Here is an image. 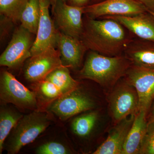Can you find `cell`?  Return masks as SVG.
Returning <instances> with one entry per match:
<instances>
[{
	"instance_id": "cell-13",
	"label": "cell",
	"mask_w": 154,
	"mask_h": 154,
	"mask_svg": "<svg viewBox=\"0 0 154 154\" xmlns=\"http://www.w3.org/2000/svg\"><path fill=\"white\" fill-rule=\"evenodd\" d=\"M58 49L63 65L72 69L80 67L87 49L80 38L66 35L58 30Z\"/></svg>"
},
{
	"instance_id": "cell-6",
	"label": "cell",
	"mask_w": 154,
	"mask_h": 154,
	"mask_svg": "<svg viewBox=\"0 0 154 154\" xmlns=\"http://www.w3.org/2000/svg\"><path fill=\"white\" fill-rule=\"evenodd\" d=\"M36 93L30 91L8 72L3 71L0 78V98L4 104H12L22 109L36 110Z\"/></svg>"
},
{
	"instance_id": "cell-17",
	"label": "cell",
	"mask_w": 154,
	"mask_h": 154,
	"mask_svg": "<svg viewBox=\"0 0 154 154\" xmlns=\"http://www.w3.org/2000/svg\"><path fill=\"white\" fill-rule=\"evenodd\" d=\"M147 113L142 110H140L136 114L122 154H140L147 127Z\"/></svg>"
},
{
	"instance_id": "cell-24",
	"label": "cell",
	"mask_w": 154,
	"mask_h": 154,
	"mask_svg": "<svg viewBox=\"0 0 154 154\" xmlns=\"http://www.w3.org/2000/svg\"><path fill=\"white\" fill-rule=\"evenodd\" d=\"M72 152L69 147L57 141H49L42 144L36 149L38 154H68Z\"/></svg>"
},
{
	"instance_id": "cell-28",
	"label": "cell",
	"mask_w": 154,
	"mask_h": 154,
	"mask_svg": "<svg viewBox=\"0 0 154 154\" xmlns=\"http://www.w3.org/2000/svg\"><path fill=\"white\" fill-rule=\"evenodd\" d=\"M147 120L148 123L154 122V101L153 102L147 116Z\"/></svg>"
},
{
	"instance_id": "cell-8",
	"label": "cell",
	"mask_w": 154,
	"mask_h": 154,
	"mask_svg": "<svg viewBox=\"0 0 154 154\" xmlns=\"http://www.w3.org/2000/svg\"><path fill=\"white\" fill-rule=\"evenodd\" d=\"M32 34L22 25L15 30L10 43L0 57L1 66L16 68L31 57L34 42Z\"/></svg>"
},
{
	"instance_id": "cell-12",
	"label": "cell",
	"mask_w": 154,
	"mask_h": 154,
	"mask_svg": "<svg viewBox=\"0 0 154 154\" xmlns=\"http://www.w3.org/2000/svg\"><path fill=\"white\" fill-rule=\"evenodd\" d=\"M62 66L63 65L58 49L44 51L29 58L25 70V79L30 82H38Z\"/></svg>"
},
{
	"instance_id": "cell-20",
	"label": "cell",
	"mask_w": 154,
	"mask_h": 154,
	"mask_svg": "<svg viewBox=\"0 0 154 154\" xmlns=\"http://www.w3.org/2000/svg\"><path fill=\"white\" fill-rule=\"evenodd\" d=\"M51 82L60 90L63 95L79 88V83L71 76L68 67L62 66L56 69L45 79Z\"/></svg>"
},
{
	"instance_id": "cell-4",
	"label": "cell",
	"mask_w": 154,
	"mask_h": 154,
	"mask_svg": "<svg viewBox=\"0 0 154 154\" xmlns=\"http://www.w3.org/2000/svg\"><path fill=\"white\" fill-rule=\"evenodd\" d=\"M110 114L114 124L139 111V101L135 88L125 81L119 80L108 96Z\"/></svg>"
},
{
	"instance_id": "cell-23",
	"label": "cell",
	"mask_w": 154,
	"mask_h": 154,
	"mask_svg": "<svg viewBox=\"0 0 154 154\" xmlns=\"http://www.w3.org/2000/svg\"><path fill=\"white\" fill-rule=\"evenodd\" d=\"M36 83L37 95L45 101H53L63 95L59 88L49 81L44 79Z\"/></svg>"
},
{
	"instance_id": "cell-10",
	"label": "cell",
	"mask_w": 154,
	"mask_h": 154,
	"mask_svg": "<svg viewBox=\"0 0 154 154\" xmlns=\"http://www.w3.org/2000/svg\"><path fill=\"white\" fill-rule=\"evenodd\" d=\"M40 17L36 38L31 48V56L56 48L58 30L49 14L50 0H38Z\"/></svg>"
},
{
	"instance_id": "cell-3",
	"label": "cell",
	"mask_w": 154,
	"mask_h": 154,
	"mask_svg": "<svg viewBox=\"0 0 154 154\" xmlns=\"http://www.w3.org/2000/svg\"><path fill=\"white\" fill-rule=\"evenodd\" d=\"M51 120L45 112L34 110L23 116L8 137L6 143L9 154H17L24 146L31 143L48 127Z\"/></svg>"
},
{
	"instance_id": "cell-25",
	"label": "cell",
	"mask_w": 154,
	"mask_h": 154,
	"mask_svg": "<svg viewBox=\"0 0 154 154\" xmlns=\"http://www.w3.org/2000/svg\"><path fill=\"white\" fill-rule=\"evenodd\" d=\"M140 154H154V122L148 123Z\"/></svg>"
},
{
	"instance_id": "cell-16",
	"label": "cell",
	"mask_w": 154,
	"mask_h": 154,
	"mask_svg": "<svg viewBox=\"0 0 154 154\" xmlns=\"http://www.w3.org/2000/svg\"><path fill=\"white\" fill-rule=\"evenodd\" d=\"M132 64L154 68V42L134 37L123 53Z\"/></svg>"
},
{
	"instance_id": "cell-2",
	"label": "cell",
	"mask_w": 154,
	"mask_h": 154,
	"mask_svg": "<svg viewBox=\"0 0 154 154\" xmlns=\"http://www.w3.org/2000/svg\"><path fill=\"white\" fill-rule=\"evenodd\" d=\"M131 64L124 54L107 56L90 51L79 73L81 79L94 81L112 89L125 75Z\"/></svg>"
},
{
	"instance_id": "cell-19",
	"label": "cell",
	"mask_w": 154,
	"mask_h": 154,
	"mask_svg": "<svg viewBox=\"0 0 154 154\" xmlns=\"http://www.w3.org/2000/svg\"><path fill=\"white\" fill-rule=\"evenodd\" d=\"M99 118L98 110H92L78 116L71 123L72 131L77 136L87 137L91 134Z\"/></svg>"
},
{
	"instance_id": "cell-5",
	"label": "cell",
	"mask_w": 154,
	"mask_h": 154,
	"mask_svg": "<svg viewBox=\"0 0 154 154\" xmlns=\"http://www.w3.org/2000/svg\"><path fill=\"white\" fill-rule=\"evenodd\" d=\"M96 102L88 93L78 88L54 100L48 107L62 120L95 109Z\"/></svg>"
},
{
	"instance_id": "cell-9",
	"label": "cell",
	"mask_w": 154,
	"mask_h": 154,
	"mask_svg": "<svg viewBox=\"0 0 154 154\" xmlns=\"http://www.w3.org/2000/svg\"><path fill=\"white\" fill-rule=\"evenodd\" d=\"M148 12L137 0H103L85 7V15L94 19L112 16H128Z\"/></svg>"
},
{
	"instance_id": "cell-29",
	"label": "cell",
	"mask_w": 154,
	"mask_h": 154,
	"mask_svg": "<svg viewBox=\"0 0 154 154\" xmlns=\"http://www.w3.org/2000/svg\"><path fill=\"white\" fill-rule=\"evenodd\" d=\"M59 0H50V2L51 5V7H52V8L54 7V6L56 4L57 2ZM62 1H64V2H67V0H62Z\"/></svg>"
},
{
	"instance_id": "cell-18",
	"label": "cell",
	"mask_w": 154,
	"mask_h": 154,
	"mask_svg": "<svg viewBox=\"0 0 154 154\" xmlns=\"http://www.w3.org/2000/svg\"><path fill=\"white\" fill-rule=\"evenodd\" d=\"M23 114L16 108L2 105L0 110V153L4 148L5 141Z\"/></svg>"
},
{
	"instance_id": "cell-14",
	"label": "cell",
	"mask_w": 154,
	"mask_h": 154,
	"mask_svg": "<svg viewBox=\"0 0 154 154\" xmlns=\"http://www.w3.org/2000/svg\"><path fill=\"white\" fill-rule=\"evenodd\" d=\"M105 18L117 21L135 37L154 42V15L148 12L132 16H112L102 19Z\"/></svg>"
},
{
	"instance_id": "cell-21",
	"label": "cell",
	"mask_w": 154,
	"mask_h": 154,
	"mask_svg": "<svg viewBox=\"0 0 154 154\" xmlns=\"http://www.w3.org/2000/svg\"><path fill=\"white\" fill-rule=\"evenodd\" d=\"M40 17V8L38 0H29L22 11L20 21L23 28L30 33L36 34Z\"/></svg>"
},
{
	"instance_id": "cell-27",
	"label": "cell",
	"mask_w": 154,
	"mask_h": 154,
	"mask_svg": "<svg viewBox=\"0 0 154 154\" xmlns=\"http://www.w3.org/2000/svg\"><path fill=\"white\" fill-rule=\"evenodd\" d=\"M71 5L79 7H85L88 5L90 0H67Z\"/></svg>"
},
{
	"instance_id": "cell-26",
	"label": "cell",
	"mask_w": 154,
	"mask_h": 154,
	"mask_svg": "<svg viewBox=\"0 0 154 154\" xmlns=\"http://www.w3.org/2000/svg\"><path fill=\"white\" fill-rule=\"evenodd\" d=\"M141 3L149 13L154 15V0H137Z\"/></svg>"
},
{
	"instance_id": "cell-11",
	"label": "cell",
	"mask_w": 154,
	"mask_h": 154,
	"mask_svg": "<svg viewBox=\"0 0 154 154\" xmlns=\"http://www.w3.org/2000/svg\"><path fill=\"white\" fill-rule=\"evenodd\" d=\"M55 22L60 32L69 36L80 38L84 28L85 7H79L67 4L59 0L52 8Z\"/></svg>"
},
{
	"instance_id": "cell-1",
	"label": "cell",
	"mask_w": 154,
	"mask_h": 154,
	"mask_svg": "<svg viewBox=\"0 0 154 154\" xmlns=\"http://www.w3.org/2000/svg\"><path fill=\"white\" fill-rule=\"evenodd\" d=\"M135 36L120 23L113 19H94L86 16L80 39L87 48L102 55L123 54Z\"/></svg>"
},
{
	"instance_id": "cell-15",
	"label": "cell",
	"mask_w": 154,
	"mask_h": 154,
	"mask_svg": "<svg viewBox=\"0 0 154 154\" xmlns=\"http://www.w3.org/2000/svg\"><path fill=\"white\" fill-rule=\"evenodd\" d=\"M135 115L130 116L119 122L109 132L106 140L94 154H122L125 140L132 126Z\"/></svg>"
},
{
	"instance_id": "cell-7",
	"label": "cell",
	"mask_w": 154,
	"mask_h": 154,
	"mask_svg": "<svg viewBox=\"0 0 154 154\" xmlns=\"http://www.w3.org/2000/svg\"><path fill=\"white\" fill-rule=\"evenodd\" d=\"M123 78L137 92L139 110L148 114L154 100V68L131 64Z\"/></svg>"
},
{
	"instance_id": "cell-30",
	"label": "cell",
	"mask_w": 154,
	"mask_h": 154,
	"mask_svg": "<svg viewBox=\"0 0 154 154\" xmlns=\"http://www.w3.org/2000/svg\"><path fill=\"white\" fill-rule=\"evenodd\" d=\"M92 2H93V4H94V3L99 2L103 1V0H92Z\"/></svg>"
},
{
	"instance_id": "cell-22",
	"label": "cell",
	"mask_w": 154,
	"mask_h": 154,
	"mask_svg": "<svg viewBox=\"0 0 154 154\" xmlns=\"http://www.w3.org/2000/svg\"><path fill=\"white\" fill-rule=\"evenodd\" d=\"M29 0H0L1 15L13 22L19 21L22 11Z\"/></svg>"
}]
</instances>
